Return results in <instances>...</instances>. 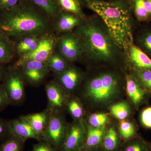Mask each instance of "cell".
<instances>
[{"label":"cell","mask_w":151,"mask_h":151,"mask_svg":"<svg viewBox=\"0 0 151 151\" xmlns=\"http://www.w3.org/2000/svg\"><path fill=\"white\" fill-rule=\"evenodd\" d=\"M78 99L84 108L100 112L122 101L126 92L125 73L104 68L86 75L78 89Z\"/></svg>","instance_id":"1"},{"label":"cell","mask_w":151,"mask_h":151,"mask_svg":"<svg viewBox=\"0 0 151 151\" xmlns=\"http://www.w3.org/2000/svg\"><path fill=\"white\" fill-rule=\"evenodd\" d=\"M73 32L82 49V58L90 63L112 65L122 58V51L98 16L86 18Z\"/></svg>","instance_id":"2"},{"label":"cell","mask_w":151,"mask_h":151,"mask_svg":"<svg viewBox=\"0 0 151 151\" xmlns=\"http://www.w3.org/2000/svg\"><path fill=\"white\" fill-rule=\"evenodd\" d=\"M2 13L0 31L10 39L40 37L53 30V22L28 0H23L15 8Z\"/></svg>","instance_id":"3"},{"label":"cell","mask_w":151,"mask_h":151,"mask_svg":"<svg viewBox=\"0 0 151 151\" xmlns=\"http://www.w3.org/2000/svg\"><path fill=\"white\" fill-rule=\"evenodd\" d=\"M102 20L122 52L134 44L132 9L126 0H90L86 5Z\"/></svg>","instance_id":"4"},{"label":"cell","mask_w":151,"mask_h":151,"mask_svg":"<svg viewBox=\"0 0 151 151\" xmlns=\"http://www.w3.org/2000/svg\"><path fill=\"white\" fill-rule=\"evenodd\" d=\"M68 123L63 112L52 113L42 134V140L60 151L68 131Z\"/></svg>","instance_id":"5"},{"label":"cell","mask_w":151,"mask_h":151,"mask_svg":"<svg viewBox=\"0 0 151 151\" xmlns=\"http://www.w3.org/2000/svg\"><path fill=\"white\" fill-rule=\"evenodd\" d=\"M22 76L17 68L14 66L6 73L2 86L7 95L10 105H19L25 98L24 84Z\"/></svg>","instance_id":"6"},{"label":"cell","mask_w":151,"mask_h":151,"mask_svg":"<svg viewBox=\"0 0 151 151\" xmlns=\"http://www.w3.org/2000/svg\"><path fill=\"white\" fill-rule=\"evenodd\" d=\"M57 45V38L50 32L40 37L38 45L32 52L19 57L14 66L18 67L22 63L34 60L37 62L46 63L49 58L55 50Z\"/></svg>","instance_id":"7"},{"label":"cell","mask_w":151,"mask_h":151,"mask_svg":"<svg viewBox=\"0 0 151 151\" xmlns=\"http://www.w3.org/2000/svg\"><path fill=\"white\" fill-rule=\"evenodd\" d=\"M58 51L68 62L81 60L82 49L80 41L73 32L63 33L57 38Z\"/></svg>","instance_id":"8"},{"label":"cell","mask_w":151,"mask_h":151,"mask_svg":"<svg viewBox=\"0 0 151 151\" xmlns=\"http://www.w3.org/2000/svg\"><path fill=\"white\" fill-rule=\"evenodd\" d=\"M45 88L47 99L46 109L51 114L63 112L71 95L54 80L48 82Z\"/></svg>","instance_id":"9"},{"label":"cell","mask_w":151,"mask_h":151,"mask_svg":"<svg viewBox=\"0 0 151 151\" xmlns=\"http://www.w3.org/2000/svg\"><path fill=\"white\" fill-rule=\"evenodd\" d=\"M16 67L19 70L25 84L32 86L41 84L50 72L46 63L34 60L27 61Z\"/></svg>","instance_id":"10"},{"label":"cell","mask_w":151,"mask_h":151,"mask_svg":"<svg viewBox=\"0 0 151 151\" xmlns=\"http://www.w3.org/2000/svg\"><path fill=\"white\" fill-rule=\"evenodd\" d=\"M86 135L84 119L73 120L69 124L67 135L60 151H80L84 147Z\"/></svg>","instance_id":"11"},{"label":"cell","mask_w":151,"mask_h":151,"mask_svg":"<svg viewBox=\"0 0 151 151\" xmlns=\"http://www.w3.org/2000/svg\"><path fill=\"white\" fill-rule=\"evenodd\" d=\"M70 63L62 73L54 76V80L70 95H74L80 88L85 74Z\"/></svg>","instance_id":"12"},{"label":"cell","mask_w":151,"mask_h":151,"mask_svg":"<svg viewBox=\"0 0 151 151\" xmlns=\"http://www.w3.org/2000/svg\"><path fill=\"white\" fill-rule=\"evenodd\" d=\"M125 74L126 92L134 107L138 109L147 102L150 94L134 74Z\"/></svg>","instance_id":"13"},{"label":"cell","mask_w":151,"mask_h":151,"mask_svg":"<svg viewBox=\"0 0 151 151\" xmlns=\"http://www.w3.org/2000/svg\"><path fill=\"white\" fill-rule=\"evenodd\" d=\"M10 134L16 136L25 142L29 139L39 142L42 138L35 131L24 116L9 121Z\"/></svg>","instance_id":"14"},{"label":"cell","mask_w":151,"mask_h":151,"mask_svg":"<svg viewBox=\"0 0 151 151\" xmlns=\"http://www.w3.org/2000/svg\"><path fill=\"white\" fill-rule=\"evenodd\" d=\"M84 20L75 14L61 11L53 23V29L58 33L71 32Z\"/></svg>","instance_id":"15"},{"label":"cell","mask_w":151,"mask_h":151,"mask_svg":"<svg viewBox=\"0 0 151 151\" xmlns=\"http://www.w3.org/2000/svg\"><path fill=\"white\" fill-rule=\"evenodd\" d=\"M127 52L133 68L151 69V58L140 47L134 44Z\"/></svg>","instance_id":"16"},{"label":"cell","mask_w":151,"mask_h":151,"mask_svg":"<svg viewBox=\"0 0 151 151\" xmlns=\"http://www.w3.org/2000/svg\"><path fill=\"white\" fill-rule=\"evenodd\" d=\"M85 122L86 139L83 148H93L99 147L103 142L107 129L106 127H94Z\"/></svg>","instance_id":"17"},{"label":"cell","mask_w":151,"mask_h":151,"mask_svg":"<svg viewBox=\"0 0 151 151\" xmlns=\"http://www.w3.org/2000/svg\"><path fill=\"white\" fill-rule=\"evenodd\" d=\"M54 23L61 10L56 0H28Z\"/></svg>","instance_id":"18"},{"label":"cell","mask_w":151,"mask_h":151,"mask_svg":"<svg viewBox=\"0 0 151 151\" xmlns=\"http://www.w3.org/2000/svg\"><path fill=\"white\" fill-rule=\"evenodd\" d=\"M51 113L46 109L42 112L31 113L23 116L31 125L35 131L42 138V134L45 129Z\"/></svg>","instance_id":"19"},{"label":"cell","mask_w":151,"mask_h":151,"mask_svg":"<svg viewBox=\"0 0 151 151\" xmlns=\"http://www.w3.org/2000/svg\"><path fill=\"white\" fill-rule=\"evenodd\" d=\"M16 54L14 42L0 31V63L10 62Z\"/></svg>","instance_id":"20"},{"label":"cell","mask_w":151,"mask_h":151,"mask_svg":"<svg viewBox=\"0 0 151 151\" xmlns=\"http://www.w3.org/2000/svg\"><path fill=\"white\" fill-rule=\"evenodd\" d=\"M40 37L29 36L17 40L14 42L16 54L19 57L32 52L37 47Z\"/></svg>","instance_id":"21"},{"label":"cell","mask_w":151,"mask_h":151,"mask_svg":"<svg viewBox=\"0 0 151 151\" xmlns=\"http://www.w3.org/2000/svg\"><path fill=\"white\" fill-rule=\"evenodd\" d=\"M70 63L59 52L55 50L49 58L46 63L50 71L52 72L55 76L58 75L64 71Z\"/></svg>","instance_id":"22"},{"label":"cell","mask_w":151,"mask_h":151,"mask_svg":"<svg viewBox=\"0 0 151 151\" xmlns=\"http://www.w3.org/2000/svg\"><path fill=\"white\" fill-rule=\"evenodd\" d=\"M65 110L75 121L84 120L85 108L81 101L75 95H71L68 101Z\"/></svg>","instance_id":"23"},{"label":"cell","mask_w":151,"mask_h":151,"mask_svg":"<svg viewBox=\"0 0 151 151\" xmlns=\"http://www.w3.org/2000/svg\"><path fill=\"white\" fill-rule=\"evenodd\" d=\"M61 11L75 14L85 19L86 16L82 10V3L81 0H56Z\"/></svg>","instance_id":"24"},{"label":"cell","mask_w":151,"mask_h":151,"mask_svg":"<svg viewBox=\"0 0 151 151\" xmlns=\"http://www.w3.org/2000/svg\"><path fill=\"white\" fill-rule=\"evenodd\" d=\"M25 142L10 134L2 140L0 151H24Z\"/></svg>","instance_id":"25"},{"label":"cell","mask_w":151,"mask_h":151,"mask_svg":"<svg viewBox=\"0 0 151 151\" xmlns=\"http://www.w3.org/2000/svg\"><path fill=\"white\" fill-rule=\"evenodd\" d=\"M119 136L115 127H111L107 129L102 144L106 151L116 150L119 145Z\"/></svg>","instance_id":"26"},{"label":"cell","mask_w":151,"mask_h":151,"mask_svg":"<svg viewBox=\"0 0 151 151\" xmlns=\"http://www.w3.org/2000/svg\"><path fill=\"white\" fill-rule=\"evenodd\" d=\"M111 114L118 120H125L130 116L131 109L130 105L126 101H120L111 105L109 108Z\"/></svg>","instance_id":"27"},{"label":"cell","mask_w":151,"mask_h":151,"mask_svg":"<svg viewBox=\"0 0 151 151\" xmlns=\"http://www.w3.org/2000/svg\"><path fill=\"white\" fill-rule=\"evenodd\" d=\"M133 69L134 75L147 91L151 94V69Z\"/></svg>","instance_id":"28"},{"label":"cell","mask_w":151,"mask_h":151,"mask_svg":"<svg viewBox=\"0 0 151 151\" xmlns=\"http://www.w3.org/2000/svg\"><path fill=\"white\" fill-rule=\"evenodd\" d=\"M109 121L108 113L104 112H96L90 114L87 118V122L90 126L94 127H106Z\"/></svg>","instance_id":"29"},{"label":"cell","mask_w":151,"mask_h":151,"mask_svg":"<svg viewBox=\"0 0 151 151\" xmlns=\"http://www.w3.org/2000/svg\"><path fill=\"white\" fill-rule=\"evenodd\" d=\"M120 134L124 139H130L134 137L137 132L134 124L130 121L122 120L119 125Z\"/></svg>","instance_id":"30"},{"label":"cell","mask_w":151,"mask_h":151,"mask_svg":"<svg viewBox=\"0 0 151 151\" xmlns=\"http://www.w3.org/2000/svg\"><path fill=\"white\" fill-rule=\"evenodd\" d=\"M124 151H149L148 146L142 139L137 137L129 141L124 147Z\"/></svg>","instance_id":"31"},{"label":"cell","mask_w":151,"mask_h":151,"mask_svg":"<svg viewBox=\"0 0 151 151\" xmlns=\"http://www.w3.org/2000/svg\"><path fill=\"white\" fill-rule=\"evenodd\" d=\"M132 10L136 18L140 21H146L151 17L145 8L143 0H136Z\"/></svg>","instance_id":"32"},{"label":"cell","mask_w":151,"mask_h":151,"mask_svg":"<svg viewBox=\"0 0 151 151\" xmlns=\"http://www.w3.org/2000/svg\"><path fill=\"white\" fill-rule=\"evenodd\" d=\"M139 41L141 49L151 58V31L144 33L140 37Z\"/></svg>","instance_id":"33"},{"label":"cell","mask_w":151,"mask_h":151,"mask_svg":"<svg viewBox=\"0 0 151 151\" xmlns=\"http://www.w3.org/2000/svg\"><path fill=\"white\" fill-rule=\"evenodd\" d=\"M141 124L145 128L151 129V106L146 107L142 111L140 114Z\"/></svg>","instance_id":"34"},{"label":"cell","mask_w":151,"mask_h":151,"mask_svg":"<svg viewBox=\"0 0 151 151\" xmlns=\"http://www.w3.org/2000/svg\"><path fill=\"white\" fill-rule=\"evenodd\" d=\"M23 0H0V12L11 10L19 4Z\"/></svg>","instance_id":"35"},{"label":"cell","mask_w":151,"mask_h":151,"mask_svg":"<svg viewBox=\"0 0 151 151\" xmlns=\"http://www.w3.org/2000/svg\"><path fill=\"white\" fill-rule=\"evenodd\" d=\"M31 151H57L50 145L43 140L39 141L33 147Z\"/></svg>","instance_id":"36"},{"label":"cell","mask_w":151,"mask_h":151,"mask_svg":"<svg viewBox=\"0 0 151 151\" xmlns=\"http://www.w3.org/2000/svg\"><path fill=\"white\" fill-rule=\"evenodd\" d=\"M9 121L0 119V141L10 134Z\"/></svg>","instance_id":"37"},{"label":"cell","mask_w":151,"mask_h":151,"mask_svg":"<svg viewBox=\"0 0 151 151\" xmlns=\"http://www.w3.org/2000/svg\"><path fill=\"white\" fill-rule=\"evenodd\" d=\"M9 105L10 103L7 95L2 85H0V111H3Z\"/></svg>","instance_id":"38"},{"label":"cell","mask_w":151,"mask_h":151,"mask_svg":"<svg viewBox=\"0 0 151 151\" xmlns=\"http://www.w3.org/2000/svg\"><path fill=\"white\" fill-rule=\"evenodd\" d=\"M145 8L151 17V0H143Z\"/></svg>","instance_id":"39"},{"label":"cell","mask_w":151,"mask_h":151,"mask_svg":"<svg viewBox=\"0 0 151 151\" xmlns=\"http://www.w3.org/2000/svg\"><path fill=\"white\" fill-rule=\"evenodd\" d=\"M80 151H101V150L99 147L93 148H83Z\"/></svg>","instance_id":"40"},{"label":"cell","mask_w":151,"mask_h":151,"mask_svg":"<svg viewBox=\"0 0 151 151\" xmlns=\"http://www.w3.org/2000/svg\"><path fill=\"white\" fill-rule=\"evenodd\" d=\"M5 76V71L2 66L0 65V81L2 80Z\"/></svg>","instance_id":"41"},{"label":"cell","mask_w":151,"mask_h":151,"mask_svg":"<svg viewBox=\"0 0 151 151\" xmlns=\"http://www.w3.org/2000/svg\"><path fill=\"white\" fill-rule=\"evenodd\" d=\"M127 1V2L129 4V5L130 7L132 8V9L133 8V5H134V3L135 1L136 0H126Z\"/></svg>","instance_id":"42"},{"label":"cell","mask_w":151,"mask_h":151,"mask_svg":"<svg viewBox=\"0 0 151 151\" xmlns=\"http://www.w3.org/2000/svg\"><path fill=\"white\" fill-rule=\"evenodd\" d=\"M90 1V0H81L82 4H85L86 5V6L89 3V2Z\"/></svg>","instance_id":"43"},{"label":"cell","mask_w":151,"mask_h":151,"mask_svg":"<svg viewBox=\"0 0 151 151\" xmlns=\"http://www.w3.org/2000/svg\"><path fill=\"white\" fill-rule=\"evenodd\" d=\"M148 146L149 151H151V144H148Z\"/></svg>","instance_id":"44"},{"label":"cell","mask_w":151,"mask_h":151,"mask_svg":"<svg viewBox=\"0 0 151 151\" xmlns=\"http://www.w3.org/2000/svg\"><path fill=\"white\" fill-rule=\"evenodd\" d=\"M102 1H116V0H102Z\"/></svg>","instance_id":"45"}]
</instances>
